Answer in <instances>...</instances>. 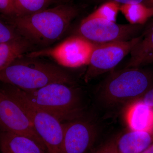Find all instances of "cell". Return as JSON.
Masks as SVG:
<instances>
[{
	"mask_svg": "<svg viewBox=\"0 0 153 153\" xmlns=\"http://www.w3.org/2000/svg\"><path fill=\"white\" fill-rule=\"evenodd\" d=\"M138 37L126 67H143L151 64L153 58V20L143 28Z\"/></svg>",
	"mask_w": 153,
	"mask_h": 153,
	"instance_id": "cell-12",
	"label": "cell"
},
{
	"mask_svg": "<svg viewBox=\"0 0 153 153\" xmlns=\"http://www.w3.org/2000/svg\"><path fill=\"white\" fill-rule=\"evenodd\" d=\"M78 14L76 7L63 4L26 16L4 17L20 36L30 42L45 45L60 39Z\"/></svg>",
	"mask_w": 153,
	"mask_h": 153,
	"instance_id": "cell-1",
	"label": "cell"
},
{
	"mask_svg": "<svg viewBox=\"0 0 153 153\" xmlns=\"http://www.w3.org/2000/svg\"><path fill=\"white\" fill-rule=\"evenodd\" d=\"M139 41V37L126 41L95 44L84 76L89 82L111 71L131 52Z\"/></svg>",
	"mask_w": 153,
	"mask_h": 153,
	"instance_id": "cell-8",
	"label": "cell"
},
{
	"mask_svg": "<svg viewBox=\"0 0 153 153\" xmlns=\"http://www.w3.org/2000/svg\"><path fill=\"white\" fill-rule=\"evenodd\" d=\"M69 85L54 83L36 90L23 91L32 103L64 123L84 116L81 95Z\"/></svg>",
	"mask_w": 153,
	"mask_h": 153,
	"instance_id": "cell-4",
	"label": "cell"
},
{
	"mask_svg": "<svg viewBox=\"0 0 153 153\" xmlns=\"http://www.w3.org/2000/svg\"><path fill=\"white\" fill-rule=\"evenodd\" d=\"M144 26L126 24L101 19H82L76 28L77 35L95 44L126 41L140 35Z\"/></svg>",
	"mask_w": 153,
	"mask_h": 153,
	"instance_id": "cell-6",
	"label": "cell"
},
{
	"mask_svg": "<svg viewBox=\"0 0 153 153\" xmlns=\"http://www.w3.org/2000/svg\"><path fill=\"white\" fill-rule=\"evenodd\" d=\"M9 94L22 107L49 153H64L63 123L31 102L22 89L4 83Z\"/></svg>",
	"mask_w": 153,
	"mask_h": 153,
	"instance_id": "cell-5",
	"label": "cell"
},
{
	"mask_svg": "<svg viewBox=\"0 0 153 153\" xmlns=\"http://www.w3.org/2000/svg\"><path fill=\"white\" fill-rule=\"evenodd\" d=\"M120 6L117 3L109 1L102 4L86 18L88 19H101L116 22Z\"/></svg>",
	"mask_w": 153,
	"mask_h": 153,
	"instance_id": "cell-18",
	"label": "cell"
},
{
	"mask_svg": "<svg viewBox=\"0 0 153 153\" xmlns=\"http://www.w3.org/2000/svg\"><path fill=\"white\" fill-rule=\"evenodd\" d=\"M0 14L8 18L16 16L15 0H0Z\"/></svg>",
	"mask_w": 153,
	"mask_h": 153,
	"instance_id": "cell-21",
	"label": "cell"
},
{
	"mask_svg": "<svg viewBox=\"0 0 153 153\" xmlns=\"http://www.w3.org/2000/svg\"><path fill=\"white\" fill-rule=\"evenodd\" d=\"M120 11L131 25L144 26L153 17V7L143 4L120 5Z\"/></svg>",
	"mask_w": 153,
	"mask_h": 153,
	"instance_id": "cell-16",
	"label": "cell"
},
{
	"mask_svg": "<svg viewBox=\"0 0 153 153\" xmlns=\"http://www.w3.org/2000/svg\"><path fill=\"white\" fill-rule=\"evenodd\" d=\"M30 48V42L24 37L0 43V71L24 56Z\"/></svg>",
	"mask_w": 153,
	"mask_h": 153,
	"instance_id": "cell-15",
	"label": "cell"
},
{
	"mask_svg": "<svg viewBox=\"0 0 153 153\" xmlns=\"http://www.w3.org/2000/svg\"><path fill=\"white\" fill-rule=\"evenodd\" d=\"M66 1H69V0H66Z\"/></svg>",
	"mask_w": 153,
	"mask_h": 153,
	"instance_id": "cell-27",
	"label": "cell"
},
{
	"mask_svg": "<svg viewBox=\"0 0 153 153\" xmlns=\"http://www.w3.org/2000/svg\"><path fill=\"white\" fill-rule=\"evenodd\" d=\"M64 153H89L98 134L96 124L84 116L63 123Z\"/></svg>",
	"mask_w": 153,
	"mask_h": 153,
	"instance_id": "cell-10",
	"label": "cell"
},
{
	"mask_svg": "<svg viewBox=\"0 0 153 153\" xmlns=\"http://www.w3.org/2000/svg\"><path fill=\"white\" fill-rule=\"evenodd\" d=\"M120 5L126 4H141L153 7V0H109Z\"/></svg>",
	"mask_w": 153,
	"mask_h": 153,
	"instance_id": "cell-22",
	"label": "cell"
},
{
	"mask_svg": "<svg viewBox=\"0 0 153 153\" xmlns=\"http://www.w3.org/2000/svg\"><path fill=\"white\" fill-rule=\"evenodd\" d=\"M1 153H49L45 148L30 137L0 131Z\"/></svg>",
	"mask_w": 153,
	"mask_h": 153,
	"instance_id": "cell-13",
	"label": "cell"
},
{
	"mask_svg": "<svg viewBox=\"0 0 153 153\" xmlns=\"http://www.w3.org/2000/svg\"><path fill=\"white\" fill-rule=\"evenodd\" d=\"M95 44L74 35L52 48L34 51L28 57H50L61 66L77 68L88 65Z\"/></svg>",
	"mask_w": 153,
	"mask_h": 153,
	"instance_id": "cell-7",
	"label": "cell"
},
{
	"mask_svg": "<svg viewBox=\"0 0 153 153\" xmlns=\"http://www.w3.org/2000/svg\"><path fill=\"white\" fill-rule=\"evenodd\" d=\"M153 85V70L126 67L107 76L98 88V97L108 107L128 105L140 99Z\"/></svg>",
	"mask_w": 153,
	"mask_h": 153,
	"instance_id": "cell-2",
	"label": "cell"
},
{
	"mask_svg": "<svg viewBox=\"0 0 153 153\" xmlns=\"http://www.w3.org/2000/svg\"><path fill=\"white\" fill-rule=\"evenodd\" d=\"M119 135L112 137L99 147L91 151L89 153H118L117 142Z\"/></svg>",
	"mask_w": 153,
	"mask_h": 153,
	"instance_id": "cell-20",
	"label": "cell"
},
{
	"mask_svg": "<svg viewBox=\"0 0 153 153\" xmlns=\"http://www.w3.org/2000/svg\"><path fill=\"white\" fill-rule=\"evenodd\" d=\"M141 153H153V143Z\"/></svg>",
	"mask_w": 153,
	"mask_h": 153,
	"instance_id": "cell-24",
	"label": "cell"
},
{
	"mask_svg": "<svg viewBox=\"0 0 153 153\" xmlns=\"http://www.w3.org/2000/svg\"><path fill=\"white\" fill-rule=\"evenodd\" d=\"M0 129L30 137L47 149L22 107L3 85L0 86Z\"/></svg>",
	"mask_w": 153,
	"mask_h": 153,
	"instance_id": "cell-9",
	"label": "cell"
},
{
	"mask_svg": "<svg viewBox=\"0 0 153 153\" xmlns=\"http://www.w3.org/2000/svg\"><path fill=\"white\" fill-rule=\"evenodd\" d=\"M153 63V58H152V63H151V64H152V63Z\"/></svg>",
	"mask_w": 153,
	"mask_h": 153,
	"instance_id": "cell-26",
	"label": "cell"
},
{
	"mask_svg": "<svg viewBox=\"0 0 153 153\" xmlns=\"http://www.w3.org/2000/svg\"><path fill=\"white\" fill-rule=\"evenodd\" d=\"M146 104L153 107V85L140 99Z\"/></svg>",
	"mask_w": 153,
	"mask_h": 153,
	"instance_id": "cell-23",
	"label": "cell"
},
{
	"mask_svg": "<svg viewBox=\"0 0 153 153\" xmlns=\"http://www.w3.org/2000/svg\"><path fill=\"white\" fill-rule=\"evenodd\" d=\"M153 143V131H133L119 134L117 140L118 153H141Z\"/></svg>",
	"mask_w": 153,
	"mask_h": 153,
	"instance_id": "cell-14",
	"label": "cell"
},
{
	"mask_svg": "<svg viewBox=\"0 0 153 153\" xmlns=\"http://www.w3.org/2000/svg\"><path fill=\"white\" fill-rule=\"evenodd\" d=\"M56 1L57 0H15L16 16L30 15L48 8L50 5Z\"/></svg>",
	"mask_w": 153,
	"mask_h": 153,
	"instance_id": "cell-17",
	"label": "cell"
},
{
	"mask_svg": "<svg viewBox=\"0 0 153 153\" xmlns=\"http://www.w3.org/2000/svg\"><path fill=\"white\" fill-rule=\"evenodd\" d=\"M4 82L25 91L39 89L49 84L74 83L71 75L57 66L37 59L23 57L0 71Z\"/></svg>",
	"mask_w": 153,
	"mask_h": 153,
	"instance_id": "cell-3",
	"label": "cell"
},
{
	"mask_svg": "<svg viewBox=\"0 0 153 153\" xmlns=\"http://www.w3.org/2000/svg\"><path fill=\"white\" fill-rule=\"evenodd\" d=\"M0 82H4V79L2 77L1 75L0 74Z\"/></svg>",
	"mask_w": 153,
	"mask_h": 153,
	"instance_id": "cell-25",
	"label": "cell"
},
{
	"mask_svg": "<svg viewBox=\"0 0 153 153\" xmlns=\"http://www.w3.org/2000/svg\"><path fill=\"white\" fill-rule=\"evenodd\" d=\"M22 36L0 14V43Z\"/></svg>",
	"mask_w": 153,
	"mask_h": 153,
	"instance_id": "cell-19",
	"label": "cell"
},
{
	"mask_svg": "<svg viewBox=\"0 0 153 153\" xmlns=\"http://www.w3.org/2000/svg\"><path fill=\"white\" fill-rule=\"evenodd\" d=\"M125 118L131 131H153V107L138 100L127 105Z\"/></svg>",
	"mask_w": 153,
	"mask_h": 153,
	"instance_id": "cell-11",
	"label": "cell"
}]
</instances>
